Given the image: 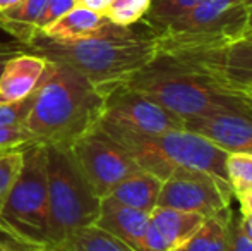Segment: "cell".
I'll return each instance as SVG.
<instances>
[{
  "label": "cell",
  "instance_id": "obj_1",
  "mask_svg": "<svg viewBox=\"0 0 252 251\" xmlns=\"http://www.w3.org/2000/svg\"><path fill=\"white\" fill-rule=\"evenodd\" d=\"M182 121L209 114L252 115V97L226 84L197 52H158L124 81Z\"/></svg>",
  "mask_w": 252,
  "mask_h": 251
},
{
  "label": "cell",
  "instance_id": "obj_14",
  "mask_svg": "<svg viewBox=\"0 0 252 251\" xmlns=\"http://www.w3.org/2000/svg\"><path fill=\"white\" fill-rule=\"evenodd\" d=\"M150 224V214L126 207L112 198H103L100 214L94 222L96 227L119 238L136 251H143L144 232Z\"/></svg>",
  "mask_w": 252,
  "mask_h": 251
},
{
  "label": "cell",
  "instance_id": "obj_19",
  "mask_svg": "<svg viewBox=\"0 0 252 251\" xmlns=\"http://www.w3.org/2000/svg\"><path fill=\"white\" fill-rule=\"evenodd\" d=\"M48 251H136L120 241L119 238L108 234L103 229L96 225H90V227L77 229V231L70 232L67 238H63L60 243L50 246V248H43Z\"/></svg>",
  "mask_w": 252,
  "mask_h": 251
},
{
  "label": "cell",
  "instance_id": "obj_6",
  "mask_svg": "<svg viewBox=\"0 0 252 251\" xmlns=\"http://www.w3.org/2000/svg\"><path fill=\"white\" fill-rule=\"evenodd\" d=\"M249 0H201L156 33L158 52L215 50L246 35Z\"/></svg>",
  "mask_w": 252,
  "mask_h": 251
},
{
  "label": "cell",
  "instance_id": "obj_22",
  "mask_svg": "<svg viewBox=\"0 0 252 251\" xmlns=\"http://www.w3.org/2000/svg\"><path fill=\"white\" fill-rule=\"evenodd\" d=\"M151 0H112L105 17L117 26H134L148 14Z\"/></svg>",
  "mask_w": 252,
  "mask_h": 251
},
{
  "label": "cell",
  "instance_id": "obj_29",
  "mask_svg": "<svg viewBox=\"0 0 252 251\" xmlns=\"http://www.w3.org/2000/svg\"><path fill=\"white\" fill-rule=\"evenodd\" d=\"M23 52V47H19V43H0V74H2V69L5 66V62L9 61L12 55Z\"/></svg>",
  "mask_w": 252,
  "mask_h": 251
},
{
  "label": "cell",
  "instance_id": "obj_11",
  "mask_svg": "<svg viewBox=\"0 0 252 251\" xmlns=\"http://www.w3.org/2000/svg\"><path fill=\"white\" fill-rule=\"evenodd\" d=\"M184 127L215 143L226 153L252 155V115L209 114L184 121Z\"/></svg>",
  "mask_w": 252,
  "mask_h": 251
},
{
  "label": "cell",
  "instance_id": "obj_23",
  "mask_svg": "<svg viewBox=\"0 0 252 251\" xmlns=\"http://www.w3.org/2000/svg\"><path fill=\"white\" fill-rule=\"evenodd\" d=\"M23 167V148H12L0 153V212Z\"/></svg>",
  "mask_w": 252,
  "mask_h": 251
},
{
  "label": "cell",
  "instance_id": "obj_21",
  "mask_svg": "<svg viewBox=\"0 0 252 251\" xmlns=\"http://www.w3.org/2000/svg\"><path fill=\"white\" fill-rule=\"evenodd\" d=\"M201 0H151L150 10L144 16L143 23L156 35L172 21L189 12Z\"/></svg>",
  "mask_w": 252,
  "mask_h": 251
},
{
  "label": "cell",
  "instance_id": "obj_9",
  "mask_svg": "<svg viewBox=\"0 0 252 251\" xmlns=\"http://www.w3.org/2000/svg\"><path fill=\"white\" fill-rule=\"evenodd\" d=\"M106 126L143 134L184 129V121L124 83L106 91L101 121Z\"/></svg>",
  "mask_w": 252,
  "mask_h": 251
},
{
  "label": "cell",
  "instance_id": "obj_10",
  "mask_svg": "<svg viewBox=\"0 0 252 251\" xmlns=\"http://www.w3.org/2000/svg\"><path fill=\"white\" fill-rule=\"evenodd\" d=\"M235 200L232 184L223 182L206 172L182 171L163 181L156 207L196 212L211 217L225 210Z\"/></svg>",
  "mask_w": 252,
  "mask_h": 251
},
{
  "label": "cell",
  "instance_id": "obj_7",
  "mask_svg": "<svg viewBox=\"0 0 252 251\" xmlns=\"http://www.w3.org/2000/svg\"><path fill=\"white\" fill-rule=\"evenodd\" d=\"M47 150V189L50 217V246L77 229L94 225L100 214L101 198L91 186L70 151L45 144Z\"/></svg>",
  "mask_w": 252,
  "mask_h": 251
},
{
  "label": "cell",
  "instance_id": "obj_2",
  "mask_svg": "<svg viewBox=\"0 0 252 251\" xmlns=\"http://www.w3.org/2000/svg\"><path fill=\"white\" fill-rule=\"evenodd\" d=\"M105 97L76 69L47 61L24 127L38 143L69 151L100 124Z\"/></svg>",
  "mask_w": 252,
  "mask_h": 251
},
{
  "label": "cell",
  "instance_id": "obj_20",
  "mask_svg": "<svg viewBox=\"0 0 252 251\" xmlns=\"http://www.w3.org/2000/svg\"><path fill=\"white\" fill-rule=\"evenodd\" d=\"M226 218L228 207L206 218L186 243L170 251H226Z\"/></svg>",
  "mask_w": 252,
  "mask_h": 251
},
{
  "label": "cell",
  "instance_id": "obj_39",
  "mask_svg": "<svg viewBox=\"0 0 252 251\" xmlns=\"http://www.w3.org/2000/svg\"><path fill=\"white\" fill-rule=\"evenodd\" d=\"M2 151H5V150H0V153H2Z\"/></svg>",
  "mask_w": 252,
  "mask_h": 251
},
{
  "label": "cell",
  "instance_id": "obj_36",
  "mask_svg": "<svg viewBox=\"0 0 252 251\" xmlns=\"http://www.w3.org/2000/svg\"><path fill=\"white\" fill-rule=\"evenodd\" d=\"M24 251H48V250H43V248H33V250H24Z\"/></svg>",
  "mask_w": 252,
  "mask_h": 251
},
{
  "label": "cell",
  "instance_id": "obj_5",
  "mask_svg": "<svg viewBox=\"0 0 252 251\" xmlns=\"http://www.w3.org/2000/svg\"><path fill=\"white\" fill-rule=\"evenodd\" d=\"M0 232L26 250L50 245L47 150L43 143L23 148V167L0 212Z\"/></svg>",
  "mask_w": 252,
  "mask_h": 251
},
{
  "label": "cell",
  "instance_id": "obj_35",
  "mask_svg": "<svg viewBox=\"0 0 252 251\" xmlns=\"http://www.w3.org/2000/svg\"><path fill=\"white\" fill-rule=\"evenodd\" d=\"M0 251H19V250L12 248V246L5 245V243H0Z\"/></svg>",
  "mask_w": 252,
  "mask_h": 251
},
{
  "label": "cell",
  "instance_id": "obj_15",
  "mask_svg": "<svg viewBox=\"0 0 252 251\" xmlns=\"http://www.w3.org/2000/svg\"><path fill=\"white\" fill-rule=\"evenodd\" d=\"M110 21L101 14L86 9L83 5H76L65 16L60 17L50 28L41 31V35L57 41H77L100 35Z\"/></svg>",
  "mask_w": 252,
  "mask_h": 251
},
{
  "label": "cell",
  "instance_id": "obj_33",
  "mask_svg": "<svg viewBox=\"0 0 252 251\" xmlns=\"http://www.w3.org/2000/svg\"><path fill=\"white\" fill-rule=\"evenodd\" d=\"M19 2L21 0H0V12H5L7 9H10Z\"/></svg>",
  "mask_w": 252,
  "mask_h": 251
},
{
  "label": "cell",
  "instance_id": "obj_24",
  "mask_svg": "<svg viewBox=\"0 0 252 251\" xmlns=\"http://www.w3.org/2000/svg\"><path fill=\"white\" fill-rule=\"evenodd\" d=\"M226 176H228V181L232 184L233 194L239 191L252 189V155L228 153Z\"/></svg>",
  "mask_w": 252,
  "mask_h": 251
},
{
  "label": "cell",
  "instance_id": "obj_32",
  "mask_svg": "<svg viewBox=\"0 0 252 251\" xmlns=\"http://www.w3.org/2000/svg\"><path fill=\"white\" fill-rule=\"evenodd\" d=\"M242 224H244V229H246L247 236H249V239L252 241V215L251 214H244L242 212Z\"/></svg>",
  "mask_w": 252,
  "mask_h": 251
},
{
  "label": "cell",
  "instance_id": "obj_17",
  "mask_svg": "<svg viewBox=\"0 0 252 251\" xmlns=\"http://www.w3.org/2000/svg\"><path fill=\"white\" fill-rule=\"evenodd\" d=\"M206 217L196 212L177 210L168 207H156L150 214V222L163 236L170 250L186 243L202 225Z\"/></svg>",
  "mask_w": 252,
  "mask_h": 251
},
{
  "label": "cell",
  "instance_id": "obj_34",
  "mask_svg": "<svg viewBox=\"0 0 252 251\" xmlns=\"http://www.w3.org/2000/svg\"><path fill=\"white\" fill-rule=\"evenodd\" d=\"M252 33V0H249V10H247V28H246V35ZM244 35V36H246Z\"/></svg>",
  "mask_w": 252,
  "mask_h": 251
},
{
  "label": "cell",
  "instance_id": "obj_13",
  "mask_svg": "<svg viewBox=\"0 0 252 251\" xmlns=\"http://www.w3.org/2000/svg\"><path fill=\"white\" fill-rule=\"evenodd\" d=\"M47 59L19 52L5 62L0 74V104H12L34 93L43 77Z\"/></svg>",
  "mask_w": 252,
  "mask_h": 251
},
{
  "label": "cell",
  "instance_id": "obj_3",
  "mask_svg": "<svg viewBox=\"0 0 252 251\" xmlns=\"http://www.w3.org/2000/svg\"><path fill=\"white\" fill-rule=\"evenodd\" d=\"M24 47L47 61L76 69L105 95L158 54L156 35L146 24L143 30H134L108 23L100 35L77 41H57L36 33Z\"/></svg>",
  "mask_w": 252,
  "mask_h": 251
},
{
  "label": "cell",
  "instance_id": "obj_8",
  "mask_svg": "<svg viewBox=\"0 0 252 251\" xmlns=\"http://www.w3.org/2000/svg\"><path fill=\"white\" fill-rule=\"evenodd\" d=\"M70 155L98 198H106L117 184L141 171L129 153L100 127L79 140Z\"/></svg>",
  "mask_w": 252,
  "mask_h": 251
},
{
  "label": "cell",
  "instance_id": "obj_28",
  "mask_svg": "<svg viewBox=\"0 0 252 251\" xmlns=\"http://www.w3.org/2000/svg\"><path fill=\"white\" fill-rule=\"evenodd\" d=\"M31 143H38V141L24 126L0 127V150L24 148Z\"/></svg>",
  "mask_w": 252,
  "mask_h": 251
},
{
  "label": "cell",
  "instance_id": "obj_18",
  "mask_svg": "<svg viewBox=\"0 0 252 251\" xmlns=\"http://www.w3.org/2000/svg\"><path fill=\"white\" fill-rule=\"evenodd\" d=\"M48 0H21L14 7L0 12V28L10 33L21 45L36 35V23Z\"/></svg>",
  "mask_w": 252,
  "mask_h": 251
},
{
  "label": "cell",
  "instance_id": "obj_26",
  "mask_svg": "<svg viewBox=\"0 0 252 251\" xmlns=\"http://www.w3.org/2000/svg\"><path fill=\"white\" fill-rule=\"evenodd\" d=\"M33 102L34 93L24 100L12 102V104H0V127L24 126L26 117L30 115V110L33 107Z\"/></svg>",
  "mask_w": 252,
  "mask_h": 251
},
{
  "label": "cell",
  "instance_id": "obj_4",
  "mask_svg": "<svg viewBox=\"0 0 252 251\" xmlns=\"http://www.w3.org/2000/svg\"><path fill=\"white\" fill-rule=\"evenodd\" d=\"M98 127L132 157L141 171L150 172L161 181L170 179L177 172L197 171L230 182L226 176L228 153L186 127L159 134L132 133L103 122Z\"/></svg>",
  "mask_w": 252,
  "mask_h": 251
},
{
  "label": "cell",
  "instance_id": "obj_27",
  "mask_svg": "<svg viewBox=\"0 0 252 251\" xmlns=\"http://www.w3.org/2000/svg\"><path fill=\"white\" fill-rule=\"evenodd\" d=\"M76 5H77V0H48L40 19L36 23V33H41L47 28H50L53 23H57L60 17L65 16Z\"/></svg>",
  "mask_w": 252,
  "mask_h": 251
},
{
  "label": "cell",
  "instance_id": "obj_25",
  "mask_svg": "<svg viewBox=\"0 0 252 251\" xmlns=\"http://www.w3.org/2000/svg\"><path fill=\"white\" fill-rule=\"evenodd\" d=\"M232 203L228 205L226 218V251H252V241L242 224V212L235 210Z\"/></svg>",
  "mask_w": 252,
  "mask_h": 251
},
{
  "label": "cell",
  "instance_id": "obj_38",
  "mask_svg": "<svg viewBox=\"0 0 252 251\" xmlns=\"http://www.w3.org/2000/svg\"><path fill=\"white\" fill-rule=\"evenodd\" d=\"M249 93H251V97H252V90H251V91H249Z\"/></svg>",
  "mask_w": 252,
  "mask_h": 251
},
{
  "label": "cell",
  "instance_id": "obj_16",
  "mask_svg": "<svg viewBox=\"0 0 252 251\" xmlns=\"http://www.w3.org/2000/svg\"><path fill=\"white\" fill-rule=\"evenodd\" d=\"M161 184L163 181L156 176L144 171H137L136 174L129 176L120 184H117L106 198H112L126 207L151 214L158 205Z\"/></svg>",
  "mask_w": 252,
  "mask_h": 251
},
{
  "label": "cell",
  "instance_id": "obj_12",
  "mask_svg": "<svg viewBox=\"0 0 252 251\" xmlns=\"http://www.w3.org/2000/svg\"><path fill=\"white\" fill-rule=\"evenodd\" d=\"M226 84L240 91L252 90V40L240 38L215 50H194Z\"/></svg>",
  "mask_w": 252,
  "mask_h": 251
},
{
  "label": "cell",
  "instance_id": "obj_37",
  "mask_svg": "<svg viewBox=\"0 0 252 251\" xmlns=\"http://www.w3.org/2000/svg\"><path fill=\"white\" fill-rule=\"evenodd\" d=\"M246 38H249V40H252V33H249V35H246Z\"/></svg>",
  "mask_w": 252,
  "mask_h": 251
},
{
  "label": "cell",
  "instance_id": "obj_30",
  "mask_svg": "<svg viewBox=\"0 0 252 251\" xmlns=\"http://www.w3.org/2000/svg\"><path fill=\"white\" fill-rule=\"evenodd\" d=\"M110 3H112V0H77V5H83L93 12L101 14V16H105Z\"/></svg>",
  "mask_w": 252,
  "mask_h": 251
},
{
  "label": "cell",
  "instance_id": "obj_31",
  "mask_svg": "<svg viewBox=\"0 0 252 251\" xmlns=\"http://www.w3.org/2000/svg\"><path fill=\"white\" fill-rule=\"evenodd\" d=\"M235 200L239 201L240 210L244 214L252 215V191H239V193H235Z\"/></svg>",
  "mask_w": 252,
  "mask_h": 251
},
{
  "label": "cell",
  "instance_id": "obj_40",
  "mask_svg": "<svg viewBox=\"0 0 252 251\" xmlns=\"http://www.w3.org/2000/svg\"><path fill=\"white\" fill-rule=\"evenodd\" d=\"M247 191H252V189H247Z\"/></svg>",
  "mask_w": 252,
  "mask_h": 251
}]
</instances>
